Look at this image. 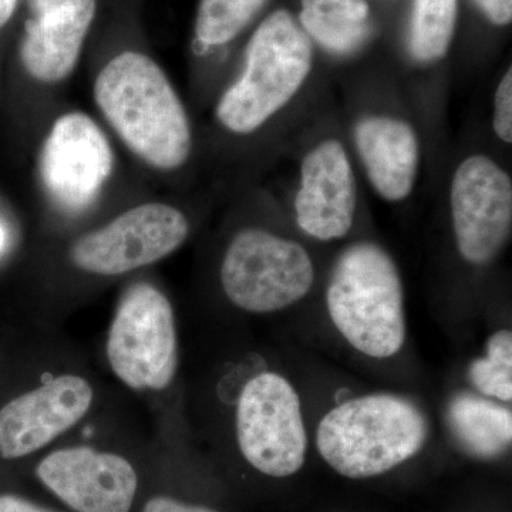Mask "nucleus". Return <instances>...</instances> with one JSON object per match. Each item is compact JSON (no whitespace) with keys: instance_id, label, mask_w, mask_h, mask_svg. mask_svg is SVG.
<instances>
[{"instance_id":"nucleus-1","label":"nucleus","mask_w":512,"mask_h":512,"mask_svg":"<svg viewBox=\"0 0 512 512\" xmlns=\"http://www.w3.org/2000/svg\"><path fill=\"white\" fill-rule=\"evenodd\" d=\"M94 97L104 117L137 157L175 170L191 151V128L180 97L153 59L124 52L103 67Z\"/></svg>"},{"instance_id":"nucleus-2","label":"nucleus","mask_w":512,"mask_h":512,"mask_svg":"<svg viewBox=\"0 0 512 512\" xmlns=\"http://www.w3.org/2000/svg\"><path fill=\"white\" fill-rule=\"evenodd\" d=\"M429 434V420L412 400L373 393L353 397L326 413L316 433V447L340 476L365 480L417 456Z\"/></svg>"},{"instance_id":"nucleus-3","label":"nucleus","mask_w":512,"mask_h":512,"mask_svg":"<svg viewBox=\"0 0 512 512\" xmlns=\"http://www.w3.org/2000/svg\"><path fill=\"white\" fill-rule=\"evenodd\" d=\"M330 320L362 355L389 359L406 342L402 276L392 256L373 242H357L340 254L330 274Z\"/></svg>"},{"instance_id":"nucleus-4","label":"nucleus","mask_w":512,"mask_h":512,"mask_svg":"<svg viewBox=\"0 0 512 512\" xmlns=\"http://www.w3.org/2000/svg\"><path fill=\"white\" fill-rule=\"evenodd\" d=\"M311 69V40L291 13L276 10L249 40L244 73L221 97L218 120L232 133H252L291 101Z\"/></svg>"},{"instance_id":"nucleus-5","label":"nucleus","mask_w":512,"mask_h":512,"mask_svg":"<svg viewBox=\"0 0 512 512\" xmlns=\"http://www.w3.org/2000/svg\"><path fill=\"white\" fill-rule=\"evenodd\" d=\"M315 268L298 242L245 229L232 239L221 265V284L242 311L274 313L302 301L312 289Z\"/></svg>"},{"instance_id":"nucleus-6","label":"nucleus","mask_w":512,"mask_h":512,"mask_svg":"<svg viewBox=\"0 0 512 512\" xmlns=\"http://www.w3.org/2000/svg\"><path fill=\"white\" fill-rule=\"evenodd\" d=\"M107 359L121 382L133 390L167 389L178 366L173 306L156 286H131L114 315Z\"/></svg>"},{"instance_id":"nucleus-7","label":"nucleus","mask_w":512,"mask_h":512,"mask_svg":"<svg viewBox=\"0 0 512 512\" xmlns=\"http://www.w3.org/2000/svg\"><path fill=\"white\" fill-rule=\"evenodd\" d=\"M237 440L242 456L259 473L291 477L305 464L308 433L301 397L284 376L259 373L239 394Z\"/></svg>"},{"instance_id":"nucleus-8","label":"nucleus","mask_w":512,"mask_h":512,"mask_svg":"<svg viewBox=\"0 0 512 512\" xmlns=\"http://www.w3.org/2000/svg\"><path fill=\"white\" fill-rule=\"evenodd\" d=\"M187 217L170 205H138L73 245L72 261L94 275L114 276L154 264L184 244Z\"/></svg>"},{"instance_id":"nucleus-9","label":"nucleus","mask_w":512,"mask_h":512,"mask_svg":"<svg viewBox=\"0 0 512 512\" xmlns=\"http://www.w3.org/2000/svg\"><path fill=\"white\" fill-rule=\"evenodd\" d=\"M450 198L461 256L473 265L493 261L511 234L510 175L491 158L468 157L454 173Z\"/></svg>"},{"instance_id":"nucleus-10","label":"nucleus","mask_w":512,"mask_h":512,"mask_svg":"<svg viewBox=\"0 0 512 512\" xmlns=\"http://www.w3.org/2000/svg\"><path fill=\"white\" fill-rule=\"evenodd\" d=\"M113 170V151L100 127L83 113L64 114L47 134L40 177L64 210L89 207Z\"/></svg>"},{"instance_id":"nucleus-11","label":"nucleus","mask_w":512,"mask_h":512,"mask_svg":"<svg viewBox=\"0 0 512 512\" xmlns=\"http://www.w3.org/2000/svg\"><path fill=\"white\" fill-rule=\"evenodd\" d=\"M92 384L84 377H53L0 409V457L15 460L42 450L89 413Z\"/></svg>"},{"instance_id":"nucleus-12","label":"nucleus","mask_w":512,"mask_h":512,"mask_svg":"<svg viewBox=\"0 0 512 512\" xmlns=\"http://www.w3.org/2000/svg\"><path fill=\"white\" fill-rule=\"evenodd\" d=\"M36 474L77 512H130L137 494V473L126 458L90 447L53 451Z\"/></svg>"},{"instance_id":"nucleus-13","label":"nucleus","mask_w":512,"mask_h":512,"mask_svg":"<svg viewBox=\"0 0 512 512\" xmlns=\"http://www.w3.org/2000/svg\"><path fill=\"white\" fill-rule=\"evenodd\" d=\"M355 174L345 148L326 140L303 160L295 211L299 228L319 241L345 237L355 221Z\"/></svg>"},{"instance_id":"nucleus-14","label":"nucleus","mask_w":512,"mask_h":512,"mask_svg":"<svg viewBox=\"0 0 512 512\" xmlns=\"http://www.w3.org/2000/svg\"><path fill=\"white\" fill-rule=\"evenodd\" d=\"M30 18L20 43L26 72L59 83L73 72L96 16V0H28Z\"/></svg>"},{"instance_id":"nucleus-15","label":"nucleus","mask_w":512,"mask_h":512,"mask_svg":"<svg viewBox=\"0 0 512 512\" xmlns=\"http://www.w3.org/2000/svg\"><path fill=\"white\" fill-rule=\"evenodd\" d=\"M355 140L380 197L387 201L409 197L419 168V141L412 126L393 117H367L357 124Z\"/></svg>"},{"instance_id":"nucleus-16","label":"nucleus","mask_w":512,"mask_h":512,"mask_svg":"<svg viewBox=\"0 0 512 512\" xmlns=\"http://www.w3.org/2000/svg\"><path fill=\"white\" fill-rule=\"evenodd\" d=\"M447 421L458 444L470 456L493 460L511 447V410L488 397L456 394L448 403Z\"/></svg>"},{"instance_id":"nucleus-17","label":"nucleus","mask_w":512,"mask_h":512,"mask_svg":"<svg viewBox=\"0 0 512 512\" xmlns=\"http://www.w3.org/2000/svg\"><path fill=\"white\" fill-rule=\"evenodd\" d=\"M301 23L330 52H355L370 35L366 0H302Z\"/></svg>"},{"instance_id":"nucleus-18","label":"nucleus","mask_w":512,"mask_h":512,"mask_svg":"<svg viewBox=\"0 0 512 512\" xmlns=\"http://www.w3.org/2000/svg\"><path fill=\"white\" fill-rule=\"evenodd\" d=\"M458 0H414L410 50L419 62H436L453 39Z\"/></svg>"},{"instance_id":"nucleus-19","label":"nucleus","mask_w":512,"mask_h":512,"mask_svg":"<svg viewBox=\"0 0 512 512\" xmlns=\"http://www.w3.org/2000/svg\"><path fill=\"white\" fill-rule=\"evenodd\" d=\"M265 0H201L195 36L202 46L231 42L251 22Z\"/></svg>"},{"instance_id":"nucleus-20","label":"nucleus","mask_w":512,"mask_h":512,"mask_svg":"<svg viewBox=\"0 0 512 512\" xmlns=\"http://www.w3.org/2000/svg\"><path fill=\"white\" fill-rule=\"evenodd\" d=\"M468 377L478 392L488 399L512 400V332L501 329L490 336L485 356L471 362Z\"/></svg>"},{"instance_id":"nucleus-21","label":"nucleus","mask_w":512,"mask_h":512,"mask_svg":"<svg viewBox=\"0 0 512 512\" xmlns=\"http://www.w3.org/2000/svg\"><path fill=\"white\" fill-rule=\"evenodd\" d=\"M494 131L504 143H512V70L498 84L494 100Z\"/></svg>"},{"instance_id":"nucleus-22","label":"nucleus","mask_w":512,"mask_h":512,"mask_svg":"<svg viewBox=\"0 0 512 512\" xmlns=\"http://www.w3.org/2000/svg\"><path fill=\"white\" fill-rule=\"evenodd\" d=\"M143 512H218L212 510L205 505H194L181 503V501L174 500L165 495H158V497L151 498L147 501L146 507Z\"/></svg>"},{"instance_id":"nucleus-23","label":"nucleus","mask_w":512,"mask_h":512,"mask_svg":"<svg viewBox=\"0 0 512 512\" xmlns=\"http://www.w3.org/2000/svg\"><path fill=\"white\" fill-rule=\"evenodd\" d=\"M495 25H508L512 18V0H474Z\"/></svg>"},{"instance_id":"nucleus-24","label":"nucleus","mask_w":512,"mask_h":512,"mask_svg":"<svg viewBox=\"0 0 512 512\" xmlns=\"http://www.w3.org/2000/svg\"><path fill=\"white\" fill-rule=\"evenodd\" d=\"M0 512H53L33 504L18 495H0Z\"/></svg>"},{"instance_id":"nucleus-25","label":"nucleus","mask_w":512,"mask_h":512,"mask_svg":"<svg viewBox=\"0 0 512 512\" xmlns=\"http://www.w3.org/2000/svg\"><path fill=\"white\" fill-rule=\"evenodd\" d=\"M16 5L18 0H0V29L12 18Z\"/></svg>"},{"instance_id":"nucleus-26","label":"nucleus","mask_w":512,"mask_h":512,"mask_svg":"<svg viewBox=\"0 0 512 512\" xmlns=\"http://www.w3.org/2000/svg\"><path fill=\"white\" fill-rule=\"evenodd\" d=\"M6 244V232L5 229L0 227V251H2L3 248H5Z\"/></svg>"}]
</instances>
